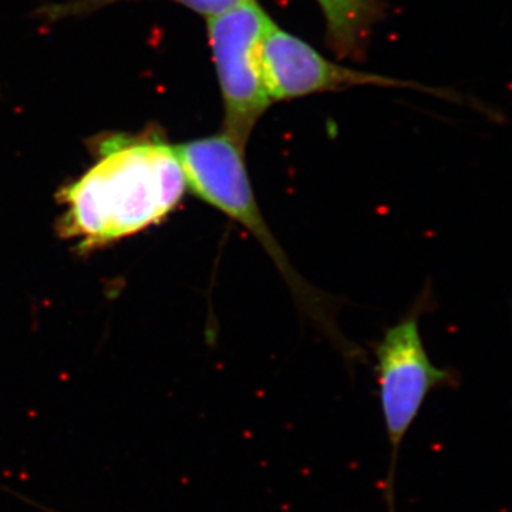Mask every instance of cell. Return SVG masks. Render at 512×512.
Masks as SVG:
<instances>
[{
  "instance_id": "cell-1",
  "label": "cell",
  "mask_w": 512,
  "mask_h": 512,
  "mask_svg": "<svg viewBox=\"0 0 512 512\" xmlns=\"http://www.w3.org/2000/svg\"><path fill=\"white\" fill-rule=\"evenodd\" d=\"M100 158L60 194V231L89 249L163 221L188 190L177 148L156 136L110 137Z\"/></svg>"
},
{
  "instance_id": "cell-2",
  "label": "cell",
  "mask_w": 512,
  "mask_h": 512,
  "mask_svg": "<svg viewBox=\"0 0 512 512\" xmlns=\"http://www.w3.org/2000/svg\"><path fill=\"white\" fill-rule=\"evenodd\" d=\"M175 148L183 163L188 190L251 232L271 256L306 315L332 338L338 336V329L326 315L328 309L322 305V298L292 268L284 249L266 224L249 180L245 147L222 131Z\"/></svg>"
},
{
  "instance_id": "cell-3",
  "label": "cell",
  "mask_w": 512,
  "mask_h": 512,
  "mask_svg": "<svg viewBox=\"0 0 512 512\" xmlns=\"http://www.w3.org/2000/svg\"><path fill=\"white\" fill-rule=\"evenodd\" d=\"M421 308L423 303L414 306L412 312L387 329L376 348L380 409L390 448L384 487L387 512H394V480L407 433L429 394L456 383V375L434 365L427 353L419 326Z\"/></svg>"
},
{
  "instance_id": "cell-4",
  "label": "cell",
  "mask_w": 512,
  "mask_h": 512,
  "mask_svg": "<svg viewBox=\"0 0 512 512\" xmlns=\"http://www.w3.org/2000/svg\"><path fill=\"white\" fill-rule=\"evenodd\" d=\"M271 18L252 0L242 8L207 19L222 101L224 133L247 147L252 130L272 101L262 69V43Z\"/></svg>"
},
{
  "instance_id": "cell-5",
  "label": "cell",
  "mask_w": 512,
  "mask_h": 512,
  "mask_svg": "<svg viewBox=\"0 0 512 512\" xmlns=\"http://www.w3.org/2000/svg\"><path fill=\"white\" fill-rule=\"evenodd\" d=\"M262 69L272 103L355 86H409L330 62L311 45L279 28L274 20L269 23L262 43Z\"/></svg>"
},
{
  "instance_id": "cell-6",
  "label": "cell",
  "mask_w": 512,
  "mask_h": 512,
  "mask_svg": "<svg viewBox=\"0 0 512 512\" xmlns=\"http://www.w3.org/2000/svg\"><path fill=\"white\" fill-rule=\"evenodd\" d=\"M325 15L330 45L343 57L360 55L379 15L376 0H316Z\"/></svg>"
},
{
  "instance_id": "cell-7",
  "label": "cell",
  "mask_w": 512,
  "mask_h": 512,
  "mask_svg": "<svg viewBox=\"0 0 512 512\" xmlns=\"http://www.w3.org/2000/svg\"><path fill=\"white\" fill-rule=\"evenodd\" d=\"M119 2H124V0H72V2L55 3V5L45 6V8L37 10V15L49 20V22H55V20L97 12V10L107 8V6Z\"/></svg>"
},
{
  "instance_id": "cell-8",
  "label": "cell",
  "mask_w": 512,
  "mask_h": 512,
  "mask_svg": "<svg viewBox=\"0 0 512 512\" xmlns=\"http://www.w3.org/2000/svg\"><path fill=\"white\" fill-rule=\"evenodd\" d=\"M173 2L180 3L185 8L194 10L198 15L211 19L242 8L252 0H173Z\"/></svg>"
}]
</instances>
